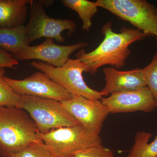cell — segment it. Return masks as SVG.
I'll return each mask as SVG.
<instances>
[{"instance_id": "13", "label": "cell", "mask_w": 157, "mask_h": 157, "mask_svg": "<svg viewBox=\"0 0 157 157\" xmlns=\"http://www.w3.org/2000/svg\"><path fill=\"white\" fill-rule=\"evenodd\" d=\"M31 0H0V29L24 25Z\"/></svg>"}, {"instance_id": "11", "label": "cell", "mask_w": 157, "mask_h": 157, "mask_svg": "<svg viewBox=\"0 0 157 157\" xmlns=\"http://www.w3.org/2000/svg\"><path fill=\"white\" fill-rule=\"evenodd\" d=\"M101 101L112 113L138 111L150 113L157 107V102L147 86L114 93Z\"/></svg>"}, {"instance_id": "12", "label": "cell", "mask_w": 157, "mask_h": 157, "mask_svg": "<svg viewBox=\"0 0 157 157\" xmlns=\"http://www.w3.org/2000/svg\"><path fill=\"white\" fill-rule=\"evenodd\" d=\"M103 72L106 84L100 92L102 97L147 86L142 69L119 71L113 67H105Z\"/></svg>"}, {"instance_id": "7", "label": "cell", "mask_w": 157, "mask_h": 157, "mask_svg": "<svg viewBox=\"0 0 157 157\" xmlns=\"http://www.w3.org/2000/svg\"><path fill=\"white\" fill-rule=\"evenodd\" d=\"M30 4L29 20L25 25L29 45L42 38L54 39L63 43L65 41L62 35L63 31L67 30L70 36L76 31V24L71 20L57 19L48 16L41 1L31 0Z\"/></svg>"}, {"instance_id": "8", "label": "cell", "mask_w": 157, "mask_h": 157, "mask_svg": "<svg viewBox=\"0 0 157 157\" xmlns=\"http://www.w3.org/2000/svg\"><path fill=\"white\" fill-rule=\"evenodd\" d=\"M4 80L20 96H29L62 102L68 101L73 96L55 82L41 72L37 71L21 80L4 76Z\"/></svg>"}, {"instance_id": "17", "label": "cell", "mask_w": 157, "mask_h": 157, "mask_svg": "<svg viewBox=\"0 0 157 157\" xmlns=\"http://www.w3.org/2000/svg\"><path fill=\"white\" fill-rule=\"evenodd\" d=\"M5 68L0 69V107H16L21 96L4 80Z\"/></svg>"}, {"instance_id": "14", "label": "cell", "mask_w": 157, "mask_h": 157, "mask_svg": "<svg viewBox=\"0 0 157 157\" xmlns=\"http://www.w3.org/2000/svg\"><path fill=\"white\" fill-rule=\"evenodd\" d=\"M29 45L25 25L0 29V48L12 56L16 55L25 46Z\"/></svg>"}, {"instance_id": "6", "label": "cell", "mask_w": 157, "mask_h": 157, "mask_svg": "<svg viewBox=\"0 0 157 157\" xmlns=\"http://www.w3.org/2000/svg\"><path fill=\"white\" fill-rule=\"evenodd\" d=\"M103 8L123 20L128 21L138 30L157 39V7L146 0H98Z\"/></svg>"}, {"instance_id": "21", "label": "cell", "mask_w": 157, "mask_h": 157, "mask_svg": "<svg viewBox=\"0 0 157 157\" xmlns=\"http://www.w3.org/2000/svg\"><path fill=\"white\" fill-rule=\"evenodd\" d=\"M18 61L9 52L0 48V69L8 68L16 69L15 66L18 65Z\"/></svg>"}, {"instance_id": "2", "label": "cell", "mask_w": 157, "mask_h": 157, "mask_svg": "<svg viewBox=\"0 0 157 157\" xmlns=\"http://www.w3.org/2000/svg\"><path fill=\"white\" fill-rule=\"evenodd\" d=\"M36 123L25 110L0 107V157H10L42 142Z\"/></svg>"}, {"instance_id": "9", "label": "cell", "mask_w": 157, "mask_h": 157, "mask_svg": "<svg viewBox=\"0 0 157 157\" xmlns=\"http://www.w3.org/2000/svg\"><path fill=\"white\" fill-rule=\"evenodd\" d=\"M61 103L80 124L98 135L104 121L110 113L101 100H91L82 96H73L70 100Z\"/></svg>"}, {"instance_id": "4", "label": "cell", "mask_w": 157, "mask_h": 157, "mask_svg": "<svg viewBox=\"0 0 157 157\" xmlns=\"http://www.w3.org/2000/svg\"><path fill=\"white\" fill-rule=\"evenodd\" d=\"M16 107L29 113L41 134L79 124L65 109L61 102L55 100L21 96Z\"/></svg>"}, {"instance_id": "20", "label": "cell", "mask_w": 157, "mask_h": 157, "mask_svg": "<svg viewBox=\"0 0 157 157\" xmlns=\"http://www.w3.org/2000/svg\"><path fill=\"white\" fill-rule=\"evenodd\" d=\"M75 157H115L111 150L101 144L85 150Z\"/></svg>"}, {"instance_id": "15", "label": "cell", "mask_w": 157, "mask_h": 157, "mask_svg": "<svg viewBox=\"0 0 157 157\" xmlns=\"http://www.w3.org/2000/svg\"><path fill=\"white\" fill-rule=\"evenodd\" d=\"M64 6L76 11L82 21V29L89 32L92 25V19L98 11L96 2L87 0H62Z\"/></svg>"}, {"instance_id": "3", "label": "cell", "mask_w": 157, "mask_h": 157, "mask_svg": "<svg viewBox=\"0 0 157 157\" xmlns=\"http://www.w3.org/2000/svg\"><path fill=\"white\" fill-rule=\"evenodd\" d=\"M40 139L56 157H75L86 149L102 144L100 135L80 124L42 134Z\"/></svg>"}, {"instance_id": "10", "label": "cell", "mask_w": 157, "mask_h": 157, "mask_svg": "<svg viewBox=\"0 0 157 157\" xmlns=\"http://www.w3.org/2000/svg\"><path fill=\"white\" fill-rule=\"evenodd\" d=\"M87 42H79L69 45H57L52 39H46L41 44L36 46H25L19 53L13 56L18 61L38 59L55 67H62L74 52L84 48Z\"/></svg>"}, {"instance_id": "22", "label": "cell", "mask_w": 157, "mask_h": 157, "mask_svg": "<svg viewBox=\"0 0 157 157\" xmlns=\"http://www.w3.org/2000/svg\"><path fill=\"white\" fill-rule=\"evenodd\" d=\"M155 42L156 43V45H157V39H156Z\"/></svg>"}, {"instance_id": "16", "label": "cell", "mask_w": 157, "mask_h": 157, "mask_svg": "<svg viewBox=\"0 0 157 157\" xmlns=\"http://www.w3.org/2000/svg\"><path fill=\"white\" fill-rule=\"evenodd\" d=\"M152 136L149 132H137L135 143L127 157H157V135L153 141L149 143Z\"/></svg>"}, {"instance_id": "18", "label": "cell", "mask_w": 157, "mask_h": 157, "mask_svg": "<svg viewBox=\"0 0 157 157\" xmlns=\"http://www.w3.org/2000/svg\"><path fill=\"white\" fill-rule=\"evenodd\" d=\"M142 71L147 86L157 102V51L150 63L142 69Z\"/></svg>"}, {"instance_id": "5", "label": "cell", "mask_w": 157, "mask_h": 157, "mask_svg": "<svg viewBox=\"0 0 157 157\" xmlns=\"http://www.w3.org/2000/svg\"><path fill=\"white\" fill-rule=\"evenodd\" d=\"M31 65L45 73L72 96H82L91 100H101L103 98L100 92L90 88L84 81L82 73H89V67L78 59H69L61 67H53L40 61H33Z\"/></svg>"}, {"instance_id": "19", "label": "cell", "mask_w": 157, "mask_h": 157, "mask_svg": "<svg viewBox=\"0 0 157 157\" xmlns=\"http://www.w3.org/2000/svg\"><path fill=\"white\" fill-rule=\"evenodd\" d=\"M10 157H56L43 142L33 144Z\"/></svg>"}, {"instance_id": "1", "label": "cell", "mask_w": 157, "mask_h": 157, "mask_svg": "<svg viewBox=\"0 0 157 157\" xmlns=\"http://www.w3.org/2000/svg\"><path fill=\"white\" fill-rule=\"evenodd\" d=\"M112 26L110 21L103 26L101 33L104 40L94 50L87 53L82 48L75 55L76 59L87 65L89 73L92 75L105 65H110L117 70L123 67L131 53L130 45L149 36L137 29L125 27L121 29L120 33H114Z\"/></svg>"}]
</instances>
